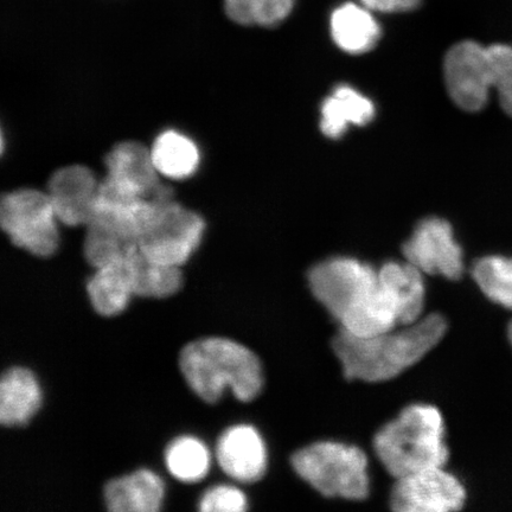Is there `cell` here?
<instances>
[{"mask_svg": "<svg viewBox=\"0 0 512 512\" xmlns=\"http://www.w3.org/2000/svg\"><path fill=\"white\" fill-rule=\"evenodd\" d=\"M83 253L89 265L104 267L130 258L139 249L138 241L119 230L99 222H89L86 226Z\"/></svg>", "mask_w": 512, "mask_h": 512, "instance_id": "7402d4cb", "label": "cell"}, {"mask_svg": "<svg viewBox=\"0 0 512 512\" xmlns=\"http://www.w3.org/2000/svg\"><path fill=\"white\" fill-rule=\"evenodd\" d=\"M421 0H361V3L371 11L407 12L418 8Z\"/></svg>", "mask_w": 512, "mask_h": 512, "instance_id": "83f0119b", "label": "cell"}, {"mask_svg": "<svg viewBox=\"0 0 512 512\" xmlns=\"http://www.w3.org/2000/svg\"><path fill=\"white\" fill-rule=\"evenodd\" d=\"M134 296L164 299L174 296L183 285L181 267L159 264L147 258L140 249L130 260Z\"/></svg>", "mask_w": 512, "mask_h": 512, "instance_id": "44dd1931", "label": "cell"}, {"mask_svg": "<svg viewBox=\"0 0 512 512\" xmlns=\"http://www.w3.org/2000/svg\"><path fill=\"white\" fill-rule=\"evenodd\" d=\"M179 367L192 392L207 403L219 402L227 387L236 399L249 402L264 387L258 356L228 338L207 337L185 345Z\"/></svg>", "mask_w": 512, "mask_h": 512, "instance_id": "3957f363", "label": "cell"}, {"mask_svg": "<svg viewBox=\"0 0 512 512\" xmlns=\"http://www.w3.org/2000/svg\"><path fill=\"white\" fill-rule=\"evenodd\" d=\"M403 254L422 273L443 275L450 280L462 278L463 251L445 220L433 217L422 221L403 246Z\"/></svg>", "mask_w": 512, "mask_h": 512, "instance_id": "30bf717a", "label": "cell"}, {"mask_svg": "<svg viewBox=\"0 0 512 512\" xmlns=\"http://www.w3.org/2000/svg\"><path fill=\"white\" fill-rule=\"evenodd\" d=\"M57 217L48 192L22 189L0 202V224L12 243L38 258H50L59 248Z\"/></svg>", "mask_w": 512, "mask_h": 512, "instance_id": "8992f818", "label": "cell"}, {"mask_svg": "<svg viewBox=\"0 0 512 512\" xmlns=\"http://www.w3.org/2000/svg\"><path fill=\"white\" fill-rule=\"evenodd\" d=\"M106 166L107 178L134 196L156 201L172 198L171 189L159 181L151 150L140 143L124 142L115 145L106 157Z\"/></svg>", "mask_w": 512, "mask_h": 512, "instance_id": "8fae6325", "label": "cell"}, {"mask_svg": "<svg viewBox=\"0 0 512 512\" xmlns=\"http://www.w3.org/2000/svg\"><path fill=\"white\" fill-rule=\"evenodd\" d=\"M164 495L163 480L149 470L112 479L104 490L107 509L111 512H158Z\"/></svg>", "mask_w": 512, "mask_h": 512, "instance_id": "5bb4252c", "label": "cell"}, {"mask_svg": "<svg viewBox=\"0 0 512 512\" xmlns=\"http://www.w3.org/2000/svg\"><path fill=\"white\" fill-rule=\"evenodd\" d=\"M472 275L486 297L512 310V258L486 256L473 266Z\"/></svg>", "mask_w": 512, "mask_h": 512, "instance_id": "cb8c5ba5", "label": "cell"}, {"mask_svg": "<svg viewBox=\"0 0 512 512\" xmlns=\"http://www.w3.org/2000/svg\"><path fill=\"white\" fill-rule=\"evenodd\" d=\"M248 508L245 494L234 486H214L203 495L200 510L203 512H243Z\"/></svg>", "mask_w": 512, "mask_h": 512, "instance_id": "4316f807", "label": "cell"}, {"mask_svg": "<svg viewBox=\"0 0 512 512\" xmlns=\"http://www.w3.org/2000/svg\"><path fill=\"white\" fill-rule=\"evenodd\" d=\"M508 332H509L510 342H511V344H512V322H511V323H510V325H509V331H508Z\"/></svg>", "mask_w": 512, "mask_h": 512, "instance_id": "f1b7e54d", "label": "cell"}, {"mask_svg": "<svg viewBox=\"0 0 512 512\" xmlns=\"http://www.w3.org/2000/svg\"><path fill=\"white\" fill-rule=\"evenodd\" d=\"M130 258L96 268L95 273L88 280L89 300L93 309L102 317L120 315L134 296L130 262H128Z\"/></svg>", "mask_w": 512, "mask_h": 512, "instance_id": "d6986e66", "label": "cell"}, {"mask_svg": "<svg viewBox=\"0 0 512 512\" xmlns=\"http://www.w3.org/2000/svg\"><path fill=\"white\" fill-rule=\"evenodd\" d=\"M377 457L396 479L432 467H444L450 452L443 416L428 405L409 406L375 435Z\"/></svg>", "mask_w": 512, "mask_h": 512, "instance_id": "277c9868", "label": "cell"}, {"mask_svg": "<svg viewBox=\"0 0 512 512\" xmlns=\"http://www.w3.org/2000/svg\"><path fill=\"white\" fill-rule=\"evenodd\" d=\"M294 0H224L227 16L241 25L275 27L290 16Z\"/></svg>", "mask_w": 512, "mask_h": 512, "instance_id": "d4e9b609", "label": "cell"}, {"mask_svg": "<svg viewBox=\"0 0 512 512\" xmlns=\"http://www.w3.org/2000/svg\"><path fill=\"white\" fill-rule=\"evenodd\" d=\"M489 50L494 88L503 110L512 117V47L494 44Z\"/></svg>", "mask_w": 512, "mask_h": 512, "instance_id": "484cf974", "label": "cell"}, {"mask_svg": "<svg viewBox=\"0 0 512 512\" xmlns=\"http://www.w3.org/2000/svg\"><path fill=\"white\" fill-rule=\"evenodd\" d=\"M445 81L454 104L467 112H477L488 104L494 88L489 47L473 41L456 44L445 59Z\"/></svg>", "mask_w": 512, "mask_h": 512, "instance_id": "ba28073f", "label": "cell"}, {"mask_svg": "<svg viewBox=\"0 0 512 512\" xmlns=\"http://www.w3.org/2000/svg\"><path fill=\"white\" fill-rule=\"evenodd\" d=\"M151 155L159 175L177 181L194 175L201 160L196 144L176 131L159 134L152 145Z\"/></svg>", "mask_w": 512, "mask_h": 512, "instance_id": "ffe728a7", "label": "cell"}, {"mask_svg": "<svg viewBox=\"0 0 512 512\" xmlns=\"http://www.w3.org/2000/svg\"><path fill=\"white\" fill-rule=\"evenodd\" d=\"M210 462L207 446L194 437L177 438L166 448V467L182 483L200 482L208 475Z\"/></svg>", "mask_w": 512, "mask_h": 512, "instance_id": "603a6c76", "label": "cell"}, {"mask_svg": "<svg viewBox=\"0 0 512 512\" xmlns=\"http://www.w3.org/2000/svg\"><path fill=\"white\" fill-rule=\"evenodd\" d=\"M466 492L444 467H432L398 478L390 504L399 512H450L463 509Z\"/></svg>", "mask_w": 512, "mask_h": 512, "instance_id": "9c48e42d", "label": "cell"}, {"mask_svg": "<svg viewBox=\"0 0 512 512\" xmlns=\"http://www.w3.org/2000/svg\"><path fill=\"white\" fill-rule=\"evenodd\" d=\"M375 113L373 101L367 96L350 86H338L323 102L320 130L330 139H339L350 126L369 124Z\"/></svg>", "mask_w": 512, "mask_h": 512, "instance_id": "2e32d148", "label": "cell"}, {"mask_svg": "<svg viewBox=\"0 0 512 512\" xmlns=\"http://www.w3.org/2000/svg\"><path fill=\"white\" fill-rule=\"evenodd\" d=\"M216 458L224 473L238 482L254 483L265 476V441L252 426L238 425L224 431L217 441Z\"/></svg>", "mask_w": 512, "mask_h": 512, "instance_id": "4fadbf2b", "label": "cell"}, {"mask_svg": "<svg viewBox=\"0 0 512 512\" xmlns=\"http://www.w3.org/2000/svg\"><path fill=\"white\" fill-rule=\"evenodd\" d=\"M292 466L326 497L360 501L369 495L368 459L361 448L322 441L294 453Z\"/></svg>", "mask_w": 512, "mask_h": 512, "instance_id": "5b68a950", "label": "cell"}, {"mask_svg": "<svg viewBox=\"0 0 512 512\" xmlns=\"http://www.w3.org/2000/svg\"><path fill=\"white\" fill-rule=\"evenodd\" d=\"M309 284L341 330L352 336H374L400 325L398 310L381 285L379 272L360 260L320 262L310 271Z\"/></svg>", "mask_w": 512, "mask_h": 512, "instance_id": "6da1fadb", "label": "cell"}, {"mask_svg": "<svg viewBox=\"0 0 512 512\" xmlns=\"http://www.w3.org/2000/svg\"><path fill=\"white\" fill-rule=\"evenodd\" d=\"M332 40L345 53L360 55L376 47L380 24L366 6L347 3L339 6L330 19Z\"/></svg>", "mask_w": 512, "mask_h": 512, "instance_id": "ac0fdd59", "label": "cell"}, {"mask_svg": "<svg viewBox=\"0 0 512 512\" xmlns=\"http://www.w3.org/2000/svg\"><path fill=\"white\" fill-rule=\"evenodd\" d=\"M99 184L86 166L57 170L49 179L47 191L57 220L69 227H86L93 217Z\"/></svg>", "mask_w": 512, "mask_h": 512, "instance_id": "7c38bea8", "label": "cell"}, {"mask_svg": "<svg viewBox=\"0 0 512 512\" xmlns=\"http://www.w3.org/2000/svg\"><path fill=\"white\" fill-rule=\"evenodd\" d=\"M419 268L411 262H387L379 271L380 283L392 297L400 325H409L421 317L425 305V283Z\"/></svg>", "mask_w": 512, "mask_h": 512, "instance_id": "e0dca14e", "label": "cell"}, {"mask_svg": "<svg viewBox=\"0 0 512 512\" xmlns=\"http://www.w3.org/2000/svg\"><path fill=\"white\" fill-rule=\"evenodd\" d=\"M40 384L29 369L14 367L0 381V422L5 427L29 424L41 407Z\"/></svg>", "mask_w": 512, "mask_h": 512, "instance_id": "9a60e30c", "label": "cell"}, {"mask_svg": "<svg viewBox=\"0 0 512 512\" xmlns=\"http://www.w3.org/2000/svg\"><path fill=\"white\" fill-rule=\"evenodd\" d=\"M447 330L438 313L420 318L401 330H389L369 337H357L343 330L332 342L349 380L381 382L392 380L428 354Z\"/></svg>", "mask_w": 512, "mask_h": 512, "instance_id": "7a4b0ae2", "label": "cell"}, {"mask_svg": "<svg viewBox=\"0 0 512 512\" xmlns=\"http://www.w3.org/2000/svg\"><path fill=\"white\" fill-rule=\"evenodd\" d=\"M206 223L171 198L160 204L155 220L139 238V249L159 264L182 267L200 247Z\"/></svg>", "mask_w": 512, "mask_h": 512, "instance_id": "52a82bcc", "label": "cell"}]
</instances>
